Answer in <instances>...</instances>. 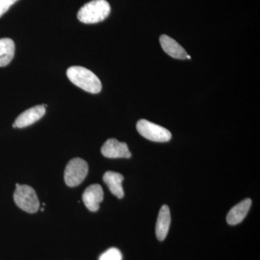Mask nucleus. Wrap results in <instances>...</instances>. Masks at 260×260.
Returning a JSON list of instances; mask_svg holds the SVG:
<instances>
[{"label": "nucleus", "instance_id": "1", "mask_svg": "<svg viewBox=\"0 0 260 260\" xmlns=\"http://www.w3.org/2000/svg\"><path fill=\"white\" fill-rule=\"evenodd\" d=\"M67 75L70 81L76 86L90 93H100L102 84L93 72L80 66L68 68Z\"/></svg>", "mask_w": 260, "mask_h": 260}, {"label": "nucleus", "instance_id": "2", "mask_svg": "<svg viewBox=\"0 0 260 260\" xmlns=\"http://www.w3.org/2000/svg\"><path fill=\"white\" fill-rule=\"evenodd\" d=\"M110 12V5L106 0H92L80 8L78 18L83 23H97L105 20Z\"/></svg>", "mask_w": 260, "mask_h": 260}, {"label": "nucleus", "instance_id": "3", "mask_svg": "<svg viewBox=\"0 0 260 260\" xmlns=\"http://www.w3.org/2000/svg\"><path fill=\"white\" fill-rule=\"evenodd\" d=\"M15 204L20 209L29 213L37 212L40 207L37 193L32 187L28 185L16 184L14 192Z\"/></svg>", "mask_w": 260, "mask_h": 260}, {"label": "nucleus", "instance_id": "4", "mask_svg": "<svg viewBox=\"0 0 260 260\" xmlns=\"http://www.w3.org/2000/svg\"><path fill=\"white\" fill-rule=\"evenodd\" d=\"M88 165L80 158H73L65 168L64 181L67 185L74 187L80 185L88 175Z\"/></svg>", "mask_w": 260, "mask_h": 260}, {"label": "nucleus", "instance_id": "5", "mask_svg": "<svg viewBox=\"0 0 260 260\" xmlns=\"http://www.w3.org/2000/svg\"><path fill=\"white\" fill-rule=\"evenodd\" d=\"M137 129L142 136L151 141L166 143L172 139L170 131L146 119L138 121Z\"/></svg>", "mask_w": 260, "mask_h": 260}, {"label": "nucleus", "instance_id": "6", "mask_svg": "<svg viewBox=\"0 0 260 260\" xmlns=\"http://www.w3.org/2000/svg\"><path fill=\"white\" fill-rule=\"evenodd\" d=\"M102 153L109 158H129L131 157L127 145L114 138L108 140L104 143L102 148Z\"/></svg>", "mask_w": 260, "mask_h": 260}, {"label": "nucleus", "instance_id": "7", "mask_svg": "<svg viewBox=\"0 0 260 260\" xmlns=\"http://www.w3.org/2000/svg\"><path fill=\"white\" fill-rule=\"evenodd\" d=\"M46 113V108L44 105L36 106L30 108L28 110L20 114L15 119L13 127L23 128L31 125L42 119Z\"/></svg>", "mask_w": 260, "mask_h": 260}, {"label": "nucleus", "instance_id": "8", "mask_svg": "<svg viewBox=\"0 0 260 260\" xmlns=\"http://www.w3.org/2000/svg\"><path fill=\"white\" fill-rule=\"evenodd\" d=\"M104 199V191L99 184L89 186L83 194L84 204L90 211L96 212Z\"/></svg>", "mask_w": 260, "mask_h": 260}, {"label": "nucleus", "instance_id": "9", "mask_svg": "<svg viewBox=\"0 0 260 260\" xmlns=\"http://www.w3.org/2000/svg\"><path fill=\"white\" fill-rule=\"evenodd\" d=\"M160 45L164 51L173 58L178 59H186L188 54L179 43L167 35L160 38Z\"/></svg>", "mask_w": 260, "mask_h": 260}, {"label": "nucleus", "instance_id": "10", "mask_svg": "<svg viewBox=\"0 0 260 260\" xmlns=\"http://www.w3.org/2000/svg\"><path fill=\"white\" fill-rule=\"evenodd\" d=\"M170 225V210L167 205H162L159 212L155 226V234L159 241H164L167 238Z\"/></svg>", "mask_w": 260, "mask_h": 260}, {"label": "nucleus", "instance_id": "11", "mask_svg": "<svg viewBox=\"0 0 260 260\" xmlns=\"http://www.w3.org/2000/svg\"><path fill=\"white\" fill-rule=\"evenodd\" d=\"M251 200L246 199L234 206L227 215V223L229 225H235L242 223L250 209Z\"/></svg>", "mask_w": 260, "mask_h": 260}, {"label": "nucleus", "instance_id": "12", "mask_svg": "<svg viewBox=\"0 0 260 260\" xmlns=\"http://www.w3.org/2000/svg\"><path fill=\"white\" fill-rule=\"evenodd\" d=\"M103 179L113 194L115 195L119 199L124 198V189L122 187L124 177L121 174L114 172H107L104 174Z\"/></svg>", "mask_w": 260, "mask_h": 260}, {"label": "nucleus", "instance_id": "13", "mask_svg": "<svg viewBox=\"0 0 260 260\" xmlns=\"http://www.w3.org/2000/svg\"><path fill=\"white\" fill-rule=\"evenodd\" d=\"M15 43L12 39H0V68L7 66L11 62L15 55Z\"/></svg>", "mask_w": 260, "mask_h": 260}, {"label": "nucleus", "instance_id": "14", "mask_svg": "<svg viewBox=\"0 0 260 260\" xmlns=\"http://www.w3.org/2000/svg\"><path fill=\"white\" fill-rule=\"evenodd\" d=\"M99 260H122V254L119 249L111 248L103 253Z\"/></svg>", "mask_w": 260, "mask_h": 260}, {"label": "nucleus", "instance_id": "15", "mask_svg": "<svg viewBox=\"0 0 260 260\" xmlns=\"http://www.w3.org/2000/svg\"><path fill=\"white\" fill-rule=\"evenodd\" d=\"M18 0H0V18Z\"/></svg>", "mask_w": 260, "mask_h": 260}]
</instances>
